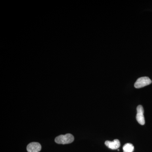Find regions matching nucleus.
<instances>
[{
    "label": "nucleus",
    "mask_w": 152,
    "mask_h": 152,
    "mask_svg": "<svg viewBox=\"0 0 152 152\" xmlns=\"http://www.w3.org/2000/svg\"><path fill=\"white\" fill-rule=\"evenodd\" d=\"M74 140V136L71 134L65 135H61L55 139V142L59 144H67L71 143Z\"/></svg>",
    "instance_id": "f257e3e1"
},
{
    "label": "nucleus",
    "mask_w": 152,
    "mask_h": 152,
    "mask_svg": "<svg viewBox=\"0 0 152 152\" xmlns=\"http://www.w3.org/2000/svg\"><path fill=\"white\" fill-rule=\"evenodd\" d=\"M151 80L148 77H142L137 80L134 84V87L136 88H140L151 84Z\"/></svg>",
    "instance_id": "f03ea898"
},
{
    "label": "nucleus",
    "mask_w": 152,
    "mask_h": 152,
    "mask_svg": "<svg viewBox=\"0 0 152 152\" xmlns=\"http://www.w3.org/2000/svg\"><path fill=\"white\" fill-rule=\"evenodd\" d=\"M137 114L136 115V119L138 122L141 125L145 124V118H144V110L143 107L142 105H139L137 107Z\"/></svg>",
    "instance_id": "7ed1b4c3"
},
{
    "label": "nucleus",
    "mask_w": 152,
    "mask_h": 152,
    "mask_svg": "<svg viewBox=\"0 0 152 152\" xmlns=\"http://www.w3.org/2000/svg\"><path fill=\"white\" fill-rule=\"evenodd\" d=\"M42 149L40 144L36 142H33L28 145L27 150L28 152H39Z\"/></svg>",
    "instance_id": "20e7f679"
},
{
    "label": "nucleus",
    "mask_w": 152,
    "mask_h": 152,
    "mask_svg": "<svg viewBox=\"0 0 152 152\" xmlns=\"http://www.w3.org/2000/svg\"><path fill=\"white\" fill-rule=\"evenodd\" d=\"M105 145L109 148L112 150L118 149L121 146L120 141L117 139L114 140L113 141H106L105 142Z\"/></svg>",
    "instance_id": "39448f33"
},
{
    "label": "nucleus",
    "mask_w": 152,
    "mask_h": 152,
    "mask_svg": "<svg viewBox=\"0 0 152 152\" xmlns=\"http://www.w3.org/2000/svg\"><path fill=\"white\" fill-rule=\"evenodd\" d=\"M123 150L124 152H133L134 151V146L132 144L126 143L123 147Z\"/></svg>",
    "instance_id": "423d86ee"
}]
</instances>
